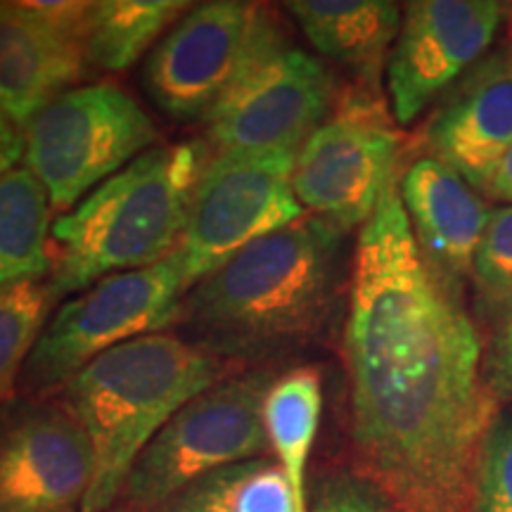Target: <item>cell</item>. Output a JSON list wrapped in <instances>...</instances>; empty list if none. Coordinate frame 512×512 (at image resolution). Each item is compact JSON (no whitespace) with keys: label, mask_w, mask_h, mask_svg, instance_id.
Returning <instances> with one entry per match:
<instances>
[{"label":"cell","mask_w":512,"mask_h":512,"mask_svg":"<svg viewBox=\"0 0 512 512\" xmlns=\"http://www.w3.org/2000/svg\"><path fill=\"white\" fill-rule=\"evenodd\" d=\"M344 358L358 475L399 512H472L501 401L475 325L422 259L396 181L358 235Z\"/></svg>","instance_id":"obj_1"},{"label":"cell","mask_w":512,"mask_h":512,"mask_svg":"<svg viewBox=\"0 0 512 512\" xmlns=\"http://www.w3.org/2000/svg\"><path fill=\"white\" fill-rule=\"evenodd\" d=\"M339 238L330 223L304 216L252 242L185 294L183 339L228 366L309 344L335 304Z\"/></svg>","instance_id":"obj_2"},{"label":"cell","mask_w":512,"mask_h":512,"mask_svg":"<svg viewBox=\"0 0 512 512\" xmlns=\"http://www.w3.org/2000/svg\"><path fill=\"white\" fill-rule=\"evenodd\" d=\"M228 363L171 332L143 335L88 363L55 399L93 448V482L79 512H107L145 446L185 403L226 380Z\"/></svg>","instance_id":"obj_3"},{"label":"cell","mask_w":512,"mask_h":512,"mask_svg":"<svg viewBox=\"0 0 512 512\" xmlns=\"http://www.w3.org/2000/svg\"><path fill=\"white\" fill-rule=\"evenodd\" d=\"M207 162L209 147L202 140L155 145L57 216L48 275L55 299L174 254Z\"/></svg>","instance_id":"obj_4"},{"label":"cell","mask_w":512,"mask_h":512,"mask_svg":"<svg viewBox=\"0 0 512 512\" xmlns=\"http://www.w3.org/2000/svg\"><path fill=\"white\" fill-rule=\"evenodd\" d=\"M185 292L176 252L155 266L98 280L48 320L19 375L17 396L53 399L98 356L131 339L164 332L178 320Z\"/></svg>","instance_id":"obj_5"},{"label":"cell","mask_w":512,"mask_h":512,"mask_svg":"<svg viewBox=\"0 0 512 512\" xmlns=\"http://www.w3.org/2000/svg\"><path fill=\"white\" fill-rule=\"evenodd\" d=\"M273 382L264 370L230 375L185 403L128 472L124 501L138 510H159L223 467L264 456V401Z\"/></svg>","instance_id":"obj_6"},{"label":"cell","mask_w":512,"mask_h":512,"mask_svg":"<svg viewBox=\"0 0 512 512\" xmlns=\"http://www.w3.org/2000/svg\"><path fill=\"white\" fill-rule=\"evenodd\" d=\"M22 133L27 169L60 216L159 140L143 107L112 83L62 93Z\"/></svg>","instance_id":"obj_7"},{"label":"cell","mask_w":512,"mask_h":512,"mask_svg":"<svg viewBox=\"0 0 512 512\" xmlns=\"http://www.w3.org/2000/svg\"><path fill=\"white\" fill-rule=\"evenodd\" d=\"M285 43L264 5L211 0L190 10L152 48L143 86L159 112L174 121H207L256 60Z\"/></svg>","instance_id":"obj_8"},{"label":"cell","mask_w":512,"mask_h":512,"mask_svg":"<svg viewBox=\"0 0 512 512\" xmlns=\"http://www.w3.org/2000/svg\"><path fill=\"white\" fill-rule=\"evenodd\" d=\"M294 164V150H221L209 157L176 249L185 290L252 242L304 219L292 188Z\"/></svg>","instance_id":"obj_9"},{"label":"cell","mask_w":512,"mask_h":512,"mask_svg":"<svg viewBox=\"0 0 512 512\" xmlns=\"http://www.w3.org/2000/svg\"><path fill=\"white\" fill-rule=\"evenodd\" d=\"M399 133L373 100H344L297 152L292 188L304 211L339 233L366 226L396 181Z\"/></svg>","instance_id":"obj_10"},{"label":"cell","mask_w":512,"mask_h":512,"mask_svg":"<svg viewBox=\"0 0 512 512\" xmlns=\"http://www.w3.org/2000/svg\"><path fill=\"white\" fill-rule=\"evenodd\" d=\"M335 86L323 62L280 43L256 60L209 114L219 150H294L328 117Z\"/></svg>","instance_id":"obj_11"},{"label":"cell","mask_w":512,"mask_h":512,"mask_svg":"<svg viewBox=\"0 0 512 512\" xmlns=\"http://www.w3.org/2000/svg\"><path fill=\"white\" fill-rule=\"evenodd\" d=\"M93 448L57 399L0 406V512H74L93 482Z\"/></svg>","instance_id":"obj_12"},{"label":"cell","mask_w":512,"mask_h":512,"mask_svg":"<svg viewBox=\"0 0 512 512\" xmlns=\"http://www.w3.org/2000/svg\"><path fill=\"white\" fill-rule=\"evenodd\" d=\"M503 10L491 0H415L406 5L387 60L394 119L411 124L494 43Z\"/></svg>","instance_id":"obj_13"},{"label":"cell","mask_w":512,"mask_h":512,"mask_svg":"<svg viewBox=\"0 0 512 512\" xmlns=\"http://www.w3.org/2000/svg\"><path fill=\"white\" fill-rule=\"evenodd\" d=\"M86 10L83 0H0V114L17 128L83 76Z\"/></svg>","instance_id":"obj_14"},{"label":"cell","mask_w":512,"mask_h":512,"mask_svg":"<svg viewBox=\"0 0 512 512\" xmlns=\"http://www.w3.org/2000/svg\"><path fill=\"white\" fill-rule=\"evenodd\" d=\"M425 143L432 157L486 192L512 147V50L484 60L458 83L427 124Z\"/></svg>","instance_id":"obj_15"},{"label":"cell","mask_w":512,"mask_h":512,"mask_svg":"<svg viewBox=\"0 0 512 512\" xmlns=\"http://www.w3.org/2000/svg\"><path fill=\"white\" fill-rule=\"evenodd\" d=\"M399 192L425 264L451 287L472 275V261L491 219V209L475 188L430 155L408 166Z\"/></svg>","instance_id":"obj_16"},{"label":"cell","mask_w":512,"mask_h":512,"mask_svg":"<svg viewBox=\"0 0 512 512\" xmlns=\"http://www.w3.org/2000/svg\"><path fill=\"white\" fill-rule=\"evenodd\" d=\"M285 8L320 55L373 81L401 29L399 5L389 0H292Z\"/></svg>","instance_id":"obj_17"},{"label":"cell","mask_w":512,"mask_h":512,"mask_svg":"<svg viewBox=\"0 0 512 512\" xmlns=\"http://www.w3.org/2000/svg\"><path fill=\"white\" fill-rule=\"evenodd\" d=\"M190 10L181 0H98L88 3L81 27L86 67L124 72L162 41Z\"/></svg>","instance_id":"obj_18"},{"label":"cell","mask_w":512,"mask_h":512,"mask_svg":"<svg viewBox=\"0 0 512 512\" xmlns=\"http://www.w3.org/2000/svg\"><path fill=\"white\" fill-rule=\"evenodd\" d=\"M50 211L46 188L27 166L0 181V290L46 280L53 268Z\"/></svg>","instance_id":"obj_19"},{"label":"cell","mask_w":512,"mask_h":512,"mask_svg":"<svg viewBox=\"0 0 512 512\" xmlns=\"http://www.w3.org/2000/svg\"><path fill=\"white\" fill-rule=\"evenodd\" d=\"M320 411H323V387L313 368H294L275 377L264 401L268 446L273 448L278 465L290 479L297 512H309L306 467L318 434Z\"/></svg>","instance_id":"obj_20"},{"label":"cell","mask_w":512,"mask_h":512,"mask_svg":"<svg viewBox=\"0 0 512 512\" xmlns=\"http://www.w3.org/2000/svg\"><path fill=\"white\" fill-rule=\"evenodd\" d=\"M57 302L48 280L0 290V406L17 396L19 375Z\"/></svg>","instance_id":"obj_21"},{"label":"cell","mask_w":512,"mask_h":512,"mask_svg":"<svg viewBox=\"0 0 512 512\" xmlns=\"http://www.w3.org/2000/svg\"><path fill=\"white\" fill-rule=\"evenodd\" d=\"M202 484L223 512H297L290 479L266 458L223 467Z\"/></svg>","instance_id":"obj_22"},{"label":"cell","mask_w":512,"mask_h":512,"mask_svg":"<svg viewBox=\"0 0 512 512\" xmlns=\"http://www.w3.org/2000/svg\"><path fill=\"white\" fill-rule=\"evenodd\" d=\"M472 280L489 316L501 320L512 311V204L491 211L472 261Z\"/></svg>","instance_id":"obj_23"},{"label":"cell","mask_w":512,"mask_h":512,"mask_svg":"<svg viewBox=\"0 0 512 512\" xmlns=\"http://www.w3.org/2000/svg\"><path fill=\"white\" fill-rule=\"evenodd\" d=\"M472 512H512V413L498 415L479 453Z\"/></svg>","instance_id":"obj_24"},{"label":"cell","mask_w":512,"mask_h":512,"mask_svg":"<svg viewBox=\"0 0 512 512\" xmlns=\"http://www.w3.org/2000/svg\"><path fill=\"white\" fill-rule=\"evenodd\" d=\"M309 512H399L373 482L358 472H335L320 482Z\"/></svg>","instance_id":"obj_25"},{"label":"cell","mask_w":512,"mask_h":512,"mask_svg":"<svg viewBox=\"0 0 512 512\" xmlns=\"http://www.w3.org/2000/svg\"><path fill=\"white\" fill-rule=\"evenodd\" d=\"M484 377L498 401H512V311L498 320L484 354Z\"/></svg>","instance_id":"obj_26"},{"label":"cell","mask_w":512,"mask_h":512,"mask_svg":"<svg viewBox=\"0 0 512 512\" xmlns=\"http://www.w3.org/2000/svg\"><path fill=\"white\" fill-rule=\"evenodd\" d=\"M24 133L8 117L0 114V181L15 171L19 159L24 157Z\"/></svg>","instance_id":"obj_27"},{"label":"cell","mask_w":512,"mask_h":512,"mask_svg":"<svg viewBox=\"0 0 512 512\" xmlns=\"http://www.w3.org/2000/svg\"><path fill=\"white\" fill-rule=\"evenodd\" d=\"M157 512H223L219 505H216L214 498L209 496V491L204 489L202 482L192 484L188 491H183L181 496H176L174 501H169L164 508Z\"/></svg>","instance_id":"obj_28"},{"label":"cell","mask_w":512,"mask_h":512,"mask_svg":"<svg viewBox=\"0 0 512 512\" xmlns=\"http://www.w3.org/2000/svg\"><path fill=\"white\" fill-rule=\"evenodd\" d=\"M486 192H489L491 197H496V200H505L512 204V147L505 152L501 164H498L496 174L491 178Z\"/></svg>","instance_id":"obj_29"}]
</instances>
